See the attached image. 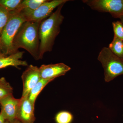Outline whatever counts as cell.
Instances as JSON below:
<instances>
[{
    "label": "cell",
    "instance_id": "cell-13",
    "mask_svg": "<svg viewBox=\"0 0 123 123\" xmlns=\"http://www.w3.org/2000/svg\"><path fill=\"white\" fill-rule=\"evenodd\" d=\"M53 80L50 79H41L33 87L28 95V98L33 105H35L36 99L43 89L49 82Z\"/></svg>",
    "mask_w": 123,
    "mask_h": 123
},
{
    "label": "cell",
    "instance_id": "cell-11",
    "mask_svg": "<svg viewBox=\"0 0 123 123\" xmlns=\"http://www.w3.org/2000/svg\"><path fill=\"white\" fill-rule=\"evenodd\" d=\"M24 53V51H18L9 55L0 54V69L10 66L19 69L18 66H27L28 63L26 61L21 60Z\"/></svg>",
    "mask_w": 123,
    "mask_h": 123
},
{
    "label": "cell",
    "instance_id": "cell-12",
    "mask_svg": "<svg viewBox=\"0 0 123 123\" xmlns=\"http://www.w3.org/2000/svg\"><path fill=\"white\" fill-rule=\"evenodd\" d=\"M47 0H24L22 1L18 8V11L26 13L35 10Z\"/></svg>",
    "mask_w": 123,
    "mask_h": 123
},
{
    "label": "cell",
    "instance_id": "cell-15",
    "mask_svg": "<svg viewBox=\"0 0 123 123\" xmlns=\"http://www.w3.org/2000/svg\"><path fill=\"white\" fill-rule=\"evenodd\" d=\"M13 89L4 77L0 78V99L13 94Z\"/></svg>",
    "mask_w": 123,
    "mask_h": 123
},
{
    "label": "cell",
    "instance_id": "cell-4",
    "mask_svg": "<svg viewBox=\"0 0 123 123\" xmlns=\"http://www.w3.org/2000/svg\"><path fill=\"white\" fill-rule=\"evenodd\" d=\"M104 70V80L111 81L117 77L123 75V59L112 53L108 48L104 47L98 56Z\"/></svg>",
    "mask_w": 123,
    "mask_h": 123
},
{
    "label": "cell",
    "instance_id": "cell-18",
    "mask_svg": "<svg viewBox=\"0 0 123 123\" xmlns=\"http://www.w3.org/2000/svg\"><path fill=\"white\" fill-rule=\"evenodd\" d=\"M10 15V12L0 6V36L2 30L8 21Z\"/></svg>",
    "mask_w": 123,
    "mask_h": 123
},
{
    "label": "cell",
    "instance_id": "cell-9",
    "mask_svg": "<svg viewBox=\"0 0 123 123\" xmlns=\"http://www.w3.org/2000/svg\"><path fill=\"white\" fill-rule=\"evenodd\" d=\"M35 106L29 100L28 96L21 97L18 106L16 119L23 123H34L36 119Z\"/></svg>",
    "mask_w": 123,
    "mask_h": 123
},
{
    "label": "cell",
    "instance_id": "cell-3",
    "mask_svg": "<svg viewBox=\"0 0 123 123\" xmlns=\"http://www.w3.org/2000/svg\"><path fill=\"white\" fill-rule=\"evenodd\" d=\"M10 13L8 21L0 36V54L5 55L15 53L13 45L14 39L23 23L26 21L22 12L15 10Z\"/></svg>",
    "mask_w": 123,
    "mask_h": 123
},
{
    "label": "cell",
    "instance_id": "cell-5",
    "mask_svg": "<svg viewBox=\"0 0 123 123\" xmlns=\"http://www.w3.org/2000/svg\"><path fill=\"white\" fill-rule=\"evenodd\" d=\"M82 1L92 9L109 13L115 18L123 16V0H84Z\"/></svg>",
    "mask_w": 123,
    "mask_h": 123
},
{
    "label": "cell",
    "instance_id": "cell-10",
    "mask_svg": "<svg viewBox=\"0 0 123 123\" xmlns=\"http://www.w3.org/2000/svg\"><path fill=\"white\" fill-rule=\"evenodd\" d=\"M20 99L10 95L0 99V105L6 120L11 121L16 119L18 106Z\"/></svg>",
    "mask_w": 123,
    "mask_h": 123
},
{
    "label": "cell",
    "instance_id": "cell-7",
    "mask_svg": "<svg viewBox=\"0 0 123 123\" xmlns=\"http://www.w3.org/2000/svg\"><path fill=\"white\" fill-rule=\"evenodd\" d=\"M21 78L23 83L22 97H26L41 79L39 68L30 65L23 73Z\"/></svg>",
    "mask_w": 123,
    "mask_h": 123
},
{
    "label": "cell",
    "instance_id": "cell-16",
    "mask_svg": "<svg viewBox=\"0 0 123 123\" xmlns=\"http://www.w3.org/2000/svg\"><path fill=\"white\" fill-rule=\"evenodd\" d=\"M73 116L69 111H63L56 115L55 120L56 123H71L73 120Z\"/></svg>",
    "mask_w": 123,
    "mask_h": 123
},
{
    "label": "cell",
    "instance_id": "cell-17",
    "mask_svg": "<svg viewBox=\"0 0 123 123\" xmlns=\"http://www.w3.org/2000/svg\"><path fill=\"white\" fill-rule=\"evenodd\" d=\"M21 0H0V6L9 12L16 9L22 1Z\"/></svg>",
    "mask_w": 123,
    "mask_h": 123
},
{
    "label": "cell",
    "instance_id": "cell-22",
    "mask_svg": "<svg viewBox=\"0 0 123 123\" xmlns=\"http://www.w3.org/2000/svg\"><path fill=\"white\" fill-rule=\"evenodd\" d=\"M120 20H121V22L123 23V17H121L120 18Z\"/></svg>",
    "mask_w": 123,
    "mask_h": 123
},
{
    "label": "cell",
    "instance_id": "cell-6",
    "mask_svg": "<svg viewBox=\"0 0 123 123\" xmlns=\"http://www.w3.org/2000/svg\"><path fill=\"white\" fill-rule=\"evenodd\" d=\"M68 1V0H47L34 11L26 13L22 12L26 21H42L49 17L55 8Z\"/></svg>",
    "mask_w": 123,
    "mask_h": 123
},
{
    "label": "cell",
    "instance_id": "cell-14",
    "mask_svg": "<svg viewBox=\"0 0 123 123\" xmlns=\"http://www.w3.org/2000/svg\"><path fill=\"white\" fill-rule=\"evenodd\" d=\"M108 48L114 54L123 59V40L114 36Z\"/></svg>",
    "mask_w": 123,
    "mask_h": 123
},
{
    "label": "cell",
    "instance_id": "cell-1",
    "mask_svg": "<svg viewBox=\"0 0 123 123\" xmlns=\"http://www.w3.org/2000/svg\"><path fill=\"white\" fill-rule=\"evenodd\" d=\"M42 21H26L23 23L14 39L13 45L15 52L23 48L36 60L40 59L39 29Z\"/></svg>",
    "mask_w": 123,
    "mask_h": 123
},
{
    "label": "cell",
    "instance_id": "cell-20",
    "mask_svg": "<svg viewBox=\"0 0 123 123\" xmlns=\"http://www.w3.org/2000/svg\"><path fill=\"white\" fill-rule=\"evenodd\" d=\"M6 119L3 112L1 111L0 112V123H5Z\"/></svg>",
    "mask_w": 123,
    "mask_h": 123
},
{
    "label": "cell",
    "instance_id": "cell-19",
    "mask_svg": "<svg viewBox=\"0 0 123 123\" xmlns=\"http://www.w3.org/2000/svg\"><path fill=\"white\" fill-rule=\"evenodd\" d=\"M114 36L123 41V24L121 21L112 23Z\"/></svg>",
    "mask_w": 123,
    "mask_h": 123
},
{
    "label": "cell",
    "instance_id": "cell-21",
    "mask_svg": "<svg viewBox=\"0 0 123 123\" xmlns=\"http://www.w3.org/2000/svg\"><path fill=\"white\" fill-rule=\"evenodd\" d=\"M5 123H23L19 121L18 119H15L13 120L12 121H6V120Z\"/></svg>",
    "mask_w": 123,
    "mask_h": 123
},
{
    "label": "cell",
    "instance_id": "cell-2",
    "mask_svg": "<svg viewBox=\"0 0 123 123\" xmlns=\"http://www.w3.org/2000/svg\"><path fill=\"white\" fill-rule=\"evenodd\" d=\"M64 5L57 7L55 12L40 23L39 29L40 59L46 52L52 51L56 38L60 32L61 25L64 19L61 13Z\"/></svg>",
    "mask_w": 123,
    "mask_h": 123
},
{
    "label": "cell",
    "instance_id": "cell-8",
    "mask_svg": "<svg viewBox=\"0 0 123 123\" xmlns=\"http://www.w3.org/2000/svg\"><path fill=\"white\" fill-rule=\"evenodd\" d=\"M70 69L69 66L62 63L42 65L39 68L41 79L52 80L64 76Z\"/></svg>",
    "mask_w": 123,
    "mask_h": 123
}]
</instances>
